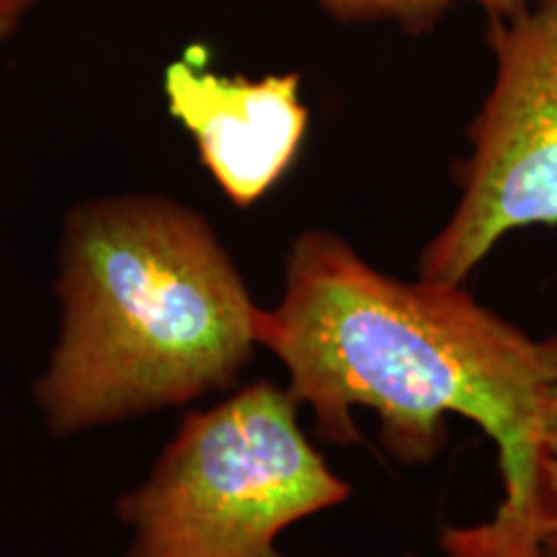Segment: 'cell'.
Segmentation results:
<instances>
[{"instance_id":"obj_1","label":"cell","mask_w":557,"mask_h":557,"mask_svg":"<svg viewBox=\"0 0 557 557\" xmlns=\"http://www.w3.org/2000/svg\"><path fill=\"white\" fill-rule=\"evenodd\" d=\"M253 333L333 447L364 442L354 418L364 408L387 455L418 468L447 447L449 416L475 423L496 447L500 500L485 521L442 529L438 549L542 557L555 517L547 421L557 336H532L465 284L385 274L320 227L292 240L282 299L259 308Z\"/></svg>"},{"instance_id":"obj_2","label":"cell","mask_w":557,"mask_h":557,"mask_svg":"<svg viewBox=\"0 0 557 557\" xmlns=\"http://www.w3.org/2000/svg\"><path fill=\"white\" fill-rule=\"evenodd\" d=\"M60 336L34 398L54 436L225 393L253 359L250 297L205 214L111 194L65 214Z\"/></svg>"},{"instance_id":"obj_3","label":"cell","mask_w":557,"mask_h":557,"mask_svg":"<svg viewBox=\"0 0 557 557\" xmlns=\"http://www.w3.org/2000/svg\"><path fill=\"white\" fill-rule=\"evenodd\" d=\"M348 496L299 426L289 389L259 380L186 413L116 513L132 529L124 557H289L282 532Z\"/></svg>"},{"instance_id":"obj_4","label":"cell","mask_w":557,"mask_h":557,"mask_svg":"<svg viewBox=\"0 0 557 557\" xmlns=\"http://www.w3.org/2000/svg\"><path fill=\"white\" fill-rule=\"evenodd\" d=\"M493 83L457 163L459 197L418 276L465 284L513 230L557 225V0L487 13Z\"/></svg>"},{"instance_id":"obj_5","label":"cell","mask_w":557,"mask_h":557,"mask_svg":"<svg viewBox=\"0 0 557 557\" xmlns=\"http://www.w3.org/2000/svg\"><path fill=\"white\" fill-rule=\"evenodd\" d=\"M173 120L197 145L201 165L235 207L261 201L292 169L310 127L299 75H222L191 54L163 73Z\"/></svg>"},{"instance_id":"obj_6","label":"cell","mask_w":557,"mask_h":557,"mask_svg":"<svg viewBox=\"0 0 557 557\" xmlns=\"http://www.w3.org/2000/svg\"><path fill=\"white\" fill-rule=\"evenodd\" d=\"M341 24H398L406 32L431 29L459 3L483 5L485 13L511 11L534 0H318Z\"/></svg>"},{"instance_id":"obj_7","label":"cell","mask_w":557,"mask_h":557,"mask_svg":"<svg viewBox=\"0 0 557 557\" xmlns=\"http://www.w3.org/2000/svg\"><path fill=\"white\" fill-rule=\"evenodd\" d=\"M547 451H549V475H553L555 517H553V527H549V532H547L545 547H542V557H557V389H555V395H553V406H549Z\"/></svg>"},{"instance_id":"obj_8","label":"cell","mask_w":557,"mask_h":557,"mask_svg":"<svg viewBox=\"0 0 557 557\" xmlns=\"http://www.w3.org/2000/svg\"><path fill=\"white\" fill-rule=\"evenodd\" d=\"M37 3L39 0H0V41L9 39L18 29L21 21Z\"/></svg>"}]
</instances>
